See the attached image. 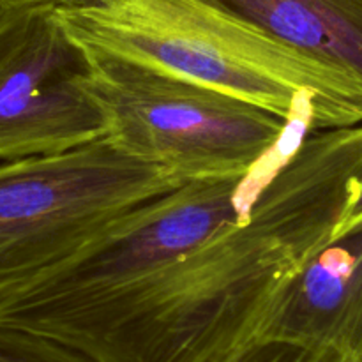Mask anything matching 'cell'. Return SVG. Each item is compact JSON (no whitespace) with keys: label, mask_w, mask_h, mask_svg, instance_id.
<instances>
[{"label":"cell","mask_w":362,"mask_h":362,"mask_svg":"<svg viewBox=\"0 0 362 362\" xmlns=\"http://www.w3.org/2000/svg\"><path fill=\"white\" fill-rule=\"evenodd\" d=\"M108 138L0 165V304L78 260L129 216L182 186Z\"/></svg>","instance_id":"3"},{"label":"cell","mask_w":362,"mask_h":362,"mask_svg":"<svg viewBox=\"0 0 362 362\" xmlns=\"http://www.w3.org/2000/svg\"><path fill=\"white\" fill-rule=\"evenodd\" d=\"M361 177L362 124L308 131L240 218L49 339L95 362L228 359L332 243Z\"/></svg>","instance_id":"1"},{"label":"cell","mask_w":362,"mask_h":362,"mask_svg":"<svg viewBox=\"0 0 362 362\" xmlns=\"http://www.w3.org/2000/svg\"><path fill=\"white\" fill-rule=\"evenodd\" d=\"M223 362H356L329 349L283 339H258Z\"/></svg>","instance_id":"10"},{"label":"cell","mask_w":362,"mask_h":362,"mask_svg":"<svg viewBox=\"0 0 362 362\" xmlns=\"http://www.w3.org/2000/svg\"><path fill=\"white\" fill-rule=\"evenodd\" d=\"M299 141L293 136L246 175L191 180L147 204L78 260L0 304V325L52 338L175 264L240 218Z\"/></svg>","instance_id":"5"},{"label":"cell","mask_w":362,"mask_h":362,"mask_svg":"<svg viewBox=\"0 0 362 362\" xmlns=\"http://www.w3.org/2000/svg\"><path fill=\"white\" fill-rule=\"evenodd\" d=\"M14 0H0V9H6V7L13 6Z\"/></svg>","instance_id":"12"},{"label":"cell","mask_w":362,"mask_h":362,"mask_svg":"<svg viewBox=\"0 0 362 362\" xmlns=\"http://www.w3.org/2000/svg\"><path fill=\"white\" fill-rule=\"evenodd\" d=\"M0 362H95L55 339L0 325Z\"/></svg>","instance_id":"9"},{"label":"cell","mask_w":362,"mask_h":362,"mask_svg":"<svg viewBox=\"0 0 362 362\" xmlns=\"http://www.w3.org/2000/svg\"><path fill=\"white\" fill-rule=\"evenodd\" d=\"M362 80V0H209Z\"/></svg>","instance_id":"8"},{"label":"cell","mask_w":362,"mask_h":362,"mask_svg":"<svg viewBox=\"0 0 362 362\" xmlns=\"http://www.w3.org/2000/svg\"><path fill=\"white\" fill-rule=\"evenodd\" d=\"M88 85L110 144L180 182L246 175L290 138L313 131L246 99L117 57L92 53Z\"/></svg>","instance_id":"4"},{"label":"cell","mask_w":362,"mask_h":362,"mask_svg":"<svg viewBox=\"0 0 362 362\" xmlns=\"http://www.w3.org/2000/svg\"><path fill=\"white\" fill-rule=\"evenodd\" d=\"M262 339L329 349L362 362V226L327 244L283 288Z\"/></svg>","instance_id":"7"},{"label":"cell","mask_w":362,"mask_h":362,"mask_svg":"<svg viewBox=\"0 0 362 362\" xmlns=\"http://www.w3.org/2000/svg\"><path fill=\"white\" fill-rule=\"evenodd\" d=\"M88 52L226 92L310 129L362 124V80L209 0H99L57 7Z\"/></svg>","instance_id":"2"},{"label":"cell","mask_w":362,"mask_h":362,"mask_svg":"<svg viewBox=\"0 0 362 362\" xmlns=\"http://www.w3.org/2000/svg\"><path fill=\"white\" fill-rule=\"evenodd\" d=\"M362 226V177L357 180L356 187H354L352 194H350L349 202H346L343 214L339 218L338 225H336L334 237L332 240L339 239V237L346 235V233L354 232V230Z\"/></svg>","instance_id":"11"},{"label":"cell","mask_w":362,"mask_h":362,"mask_svg":"<svg viewBox=\"0 0 362 362\" xmlns=\"http://www.w3.org/2000/svg\"><path fill=\"white\" fill-rule=\"evenodd\" d=\"M90 66L92 53L55 6L0 9V161L60 154L106 136Z\"/></svg>","instance_id":"6"}]
</instances>
